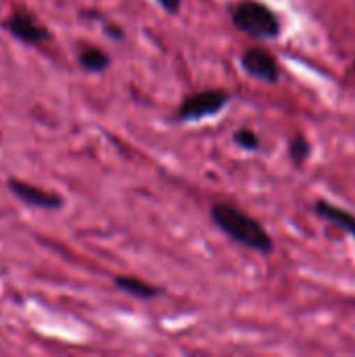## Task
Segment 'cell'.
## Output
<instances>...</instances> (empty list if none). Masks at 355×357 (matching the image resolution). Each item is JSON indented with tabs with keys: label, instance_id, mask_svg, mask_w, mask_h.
<instances>
[{
	"label": "cell",
	"instance_id": "6da1fadb",
	"mask_svg": "<svg viewBox=\"0 0 355 357\" xmlns=\"http://www.w3.org/2000/svg\"><path fill=\"white\" fill-rule=\"evenodd\" d=\"M209 218L220 228V232H224L232 243H236L249 251H255L259 255L274 253L276 245H274L272 234L266 230V226L257 218L249 215L241 207L220 201V203L211 205Z\"/></svg>",
	"mask_w": 355,
	"mask_h": 357
},
{
	"label": "cell",
	"instance_id": "7a4b0ae2",
	"mask_svg": "<svg viewBox=\"0 0 355 357\" xmlns=\"http://www.w3.org/2000/svg\"><path fill=\"white\" fill-rule=\"evenodd\" d=\"M228 15L232 25L253 38V40H276L282 33V21L272 6L262 0H239L228 6Z\"/></svg>",
	"mask_w": 355,
	"mask_h": 357
},
{
	"label": "cell",
	"instance_id": "3957f363",
	"mask_svg": "<svg viewBox=\"0 0 355 357\" xmlns=\"http://www.w3.org/2000/svg\"><path fill=\"white\" fill-rule=\"evenodd\" d=\"M232 102V94L226 88H205L186 94L176 107L174 121L178 123H195L209 117L220 115Z\"/></svg>",
	"mask_w": 355,
	"mask_h": 357
},
{
	"label": "cell",
	"instance_id": "277c9868",
	"mask_svg": "<svg viewBox=\"0 0 355 357\" xmlns=\"http://www.w3.org/2000/svg\"><path fill=\"white\" fill-rule=\"evenodd\" d=\"M0 27L8 36H13L17 42L27 44V46H40L52 38L50 29L44 23H40V19L25 8H15L8 17H4L0 21Z\"/></svg>",
	"mask_w": 355,
	"mask_h": 357
},
{
	"label": "cell",
	"instance_id": "5b68a950",
	"mask_svg": "<svg viewBox=\"0 0 355 357\" xmlns=\"http://www.w3.org/2000/svg\"><path fill=\"white\" fill-rule=\"evenodd\" d=\"M6 190L23 205L33 207V209H44V211H59L65 207V199L54 192V190H46L42 186L29 184L25 180L19 178H8L6 180Z\"/></svg>",
	"mask_w": 355,
	"mask_h": 357
},
{
	"label": "cell",
	"instance_id": "8992f818",
	"mask_svg": "<svg viewBox=\"0 0 355 357\" xmlns=\"http://www.w3.org/2000/svg\"><path fill=\"white\" fill-rule=\"evenodd\" d=\"M241 67L243 71L257 79V82H264V84H278L280 77H282V71H280V65H278V59L264 46H251L247 48L243 54H241Z\"/></svg>",
	"mask_w": 355,
	"mask_h": 357
},
{
	"label": "cell",
	"instance_id": "52a82bcc",
	"mask_svg": "<svg viewBox=\"0 0 355 357\" xmlns=\"http://www.w3.org/2000/svg\"><path fill=\"white\" fill-rule=\"evenodd\" d=\"M312 211H314L316 218H320V220H324V222L337 226L339 230H343V232H347L349 236H354L355 241V215L352 211L339 207L337 203H333V201H328V199H318V201L312 205Z\"/></svg>",
	"mask_w": 355,
	"mask_h": 357
},
{
	"label": "cell",
	"instance_id": "ba28073f",
	"mask_svg": "<svg viewBox=\"0 0 355 357\" xmlns=\"http://www.w3.org/2000/svg\"><path fill=\"white\" fill-rule=\"evenodd\" d=\"M113 287L121 291L123 295H130L138 301H153L157 297L165 295L163 287H157L153 282H146L138 276H126V274H115L113 276Z\"/></svg>",
	"mask_w": 355,
	"mask_h": 357
},
{
	"label": "cell",
	"instance_id": "9c48e42d",
	"mask_svg": "<svg viewBox=\"0 0 355 357\" xmlns=\"http://www.w3.org/2000/svg\"><path fill=\"white\" fill-rule=\"evenodd\" d=\"M77 65L86 73H103L111 67V56L100 46H84L77 52Z\"/></svg>",
	"mask_w": 355,
	"mask_h": 357
},
{
	"label": "cell",
	"instance_id": "30bf717a",
	"mask_svg": "<svg viewBox=\"0 0 355 357\" xmlns=\"http://www.w3.org/2000/svg\"><path fill=\"white\" fill-rule=\"evenodd\" d=\"M312 155V142L305 138V134H295L289 140V159L295 167H303L310 161Z\"/></svg>",
	"mask_w": 355,
	"mask_h": 357
},
{
	"label": "cell",
	"instance_id": "8fae6325",
	"mask_svg": "<svg viewBox=\"0 0 355 357\" xmlns=\"http://www.w3.org/2000/svg\"><path fill=\"white\" fill-rule=\"evenodd\" d=\"M82 15H84L86 19H96L98 25L103 27V31H105V36H107L109 40H113V42H123V40H126V29H123L119 23H115V21H111L109 17H105L100 10L90 8V10H84Z\"/></svg>",
	"mask_w": 355,
	"mask_h": 357
},
{
	"label": "cell",
	"instance_id": "7c38bea8",
	"mask_svg": "<svg viewBox=\"0 0 355 357\" xmlns=\"http://www.w3.org/2000/svg\"><path fill=\"white\" fill-rule=\"evenodd\" d=\"M232 140L239 149L247 151V153H255L262 149V138L255 130L251 128H239L234 134H232Z\"/></svg>",
	"mask_w": 355,
	"mask_h": 357
},
{
	"label": "cell",
	"instance_id": "4fadbf2b",
	"mask_svg": "<svg viewBox=\"0 0 355 357\" xmlns=\"http://www.w3.org/2000/svg\"><path fill=\"white\" fill-rule=\"evenodd\" d=\"M167 15H178L182 10V0H155Z\"/></svg>",
	"mask_w": 355,
	"mask_h": 357
},
{
	"label": "cell",
	"instance_id": "5bb4252c",
	"mask_svg": "<svg viewBox=\"0 0 355 357\" xmlns=\"http://www.w3.org/2000/svg\"><path fill=\"white\" fill-rule=\"evenodd\" d=\"M352 71H354V75H355V59H354V65H352Z\"/></svg>",
	"mask_w": 355,
	"mask_h": 357
}]
</instances>
